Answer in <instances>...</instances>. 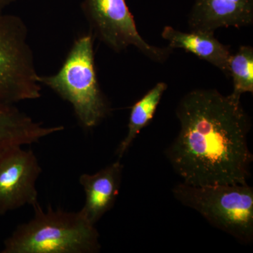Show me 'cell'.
<instances>
[{"label":"cell","instance_id":"6da1fadb","mask_svg":"<svg viewBox=\"0 0 253 253\" xmlns=\"http://www.w3.org/2000/svg\"><path fill=\"white\" fill-rule=\"evenodd\" d=\"M180 129L166 151L183 182L193 186L246 184L253 156L251 118L241 98L214 89L186 93L177 105Z\"/></svg>","mask_w":253,"mask_h":253},{"label":"cell","instance_id":"7a4b0ae2","mask_svg":"<svg viewBox=\"0 0 253 253\" xmlns=\"http://www.w3.org/2000/svg\"><path fill=\"white\" fill-rule=\"evenodd\" d=\"M34 216L20 224L4 242L2 253H96L97 229L77 212L33 206Z\"/></svg>","mask_w":253,"mask_h":253},{"label":"cell","instance_id":"3957f363","mask_svg":"<svg viewBox=\"0 0 253 253\" xmlns=\"http://www.w3.org/2000/svg\"><path fill=\"white\" fill-rule=\"evenodd\" d=\"M40 82L71 105L85 129L96 127L109 116L111 109L98 81L91 33L76 40L59 71L40 76Z\"/></svg>","mask_w":253,"mask_h":253},{"label":"cell","instance_id":"277c9868","mask_svg":"<svg viewBox=\"0 0 253 253\" xmlns=\"http://www.w3.org/2000/svg\"><path fill=\"white\" fill-rule=\"evenodd\" d=\"M172 194L217 229L240 242L252 243L253 189L247 183L193 186L181 182L173 188Z\"/></svg>","mask_w":253,"mask_h":253},{"label":"cell","instance_id":"5b68a950","mask_svg":"<svg viewBox=\"0 0 253 253\" xmlns=\"http://www.w3.org/2000/svg\"><path fill=\"white\" fill-rule=\"evenodd\" d=\"M40 76L24 21L16 15L0 14V103L41 98Z\"/></svg>","mask_w":253,"mask_h":253},{"label":"cell","instance_id":"8992f818","mask_svg":"<svg viewBox=\"0 0 253 253\" xmlns=\"http://www.w3.org/2000/svg\"><path fill=\"white\" fill-rule=\"evenodd\" d=\"M82 10L91 34L116 52L132 46L157 63H164L172 53V48L151 45L141 36L126 0H84Z\"/></svg>","mask_w":253,"mask_h":253},{"label":"cell","instance_id":"52a82bcc","mask_svg":"<svg viewBox=\"0 0 253 253\" xmlns=\"http://www.w3.org/2000/svg\"><path fill=\"white\" fill-rule=\"evenodd\" d=\"M41 172L32 150L18 147L0 157V215L38 204L36 184Z\"/></svg>","mask_w":253,"mask_h":253},{"label":"cell","instance_id":"ba28073f","mask_svg":"<svg viewBox=\"0 0 253 253\" xmlns=\"http://www.w3.org/2000/svg\"><path fill=\"white\" fill-rule=\"evenodd\" d=\"M190 31L214 33L221 28H241L253 23V0H194Z\"/></svg>","mask_w":253,"mask_h":253},{"label":"cell","instance_id":"9c48e42d","mask_svg":"<svg viewBox=\"0 0 253 253\" xmlns=\"http://www.w3.org/2000/svg\"><path fill=\"white\" fill-rule=\"evenodd\" d=\"M123 166L120 159L94 174H83L79 181L85 195L82 215L93 225L114 206L122 182Z\"/></svg>","mask_w":253,"mask_h":253},{"label":"cell","instance_id":"30bf717a","mask_svg":"<svg viewBox=\"0 0 253 253\" xmlns=\"http://www.w3.org/2000/svg\"><path fill=\"white\" fill-rule=\"evenodd\" d=\"M63 129V126H45L37 122L14 104L0 103V157Z\"/></svg>","mask_w":253,"mask_h":253},{"label":"cell","instance_id":"8fae6325","mask_svg":"<svg viewBox=\"0 0 253 253\" xmlns=\"http://www.w3.org/2000/svg\"><path fill=\"white\" fill-rule=\"evenodd\" d=\"M161 36L168 42L169 47L192 53L199 59L215 66L229 78L230 47L218 41L214 33L203 31L186 33L172 26H166Z\"/></svg>","mask_w":253,"mask_h":253},{"label":"cell","instance_id":"7c38bea8","mask_svg":"<svg viewBox=\"0 0 253 253\" xmlns=\"http://www.w3.org/2000/svg\"><path fill=\"white\" fill-rule=\"evenodd\" d=\"M167 88L166 83L160 82L133 105L129 115L127 133L116 151L118 159L123 157L141 129L151 122Z\"/></svg>","mask_w":253,"mask_h":253},{"label":"cell","instance_id":"4fadbf2b","mask_svg":"<svg viewBox=\"0 0 253 253\" xmlns=\"http://www.w3.org/2000/svg\"><path fill=\"white\" fill-rule=\"evenodd\" d=\"M229 78H232L234 90L231 93L241 98L245 93H253V48L241 46L231 54L229 62Z\"/></svg>","mask_w":253,"mask_h":253},{"label":"cell","instance_id":"5bb4252c","mask_svg":"<svg viewBox=\"0 0 253 253\" xmlns=\"http://www.w3.org/2000/svg\"><path fill=\"white\" fill-rule=\"evenodd\" d=\"M18 1H28V0H0V14H3L4 10L10 4Z\"/></svg>","mask_w":253,"mask_h":253}]
</instances>
